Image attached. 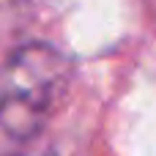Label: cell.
<instances>
[{"label":"cell","mask_w":156,"mask_h":156,"mask_svg":"<svg viewBox=\"0 0 156 156\" xmlns=\"http://www.w3.org/2000/svg\"><path fill=\"white\" fill-rule=\"evenodd\" d=\"M69 85V60L44 41L16 47L0 71V126L19 145L38 140Z\"/></svg>","instance_id":"obj_1"},{"label":"cell","mask_w":156,"mask_h":156,"mask_svg":"<svg viewBox=\"0 0 156 156\" xmlns=\"http://www.w3.org/2000/svg\"><path fill=\"white\" fill-rule=\"evenodd\" d=\"M8 156H58L55 154V148L52 145H41V143H22L14 154H8Z\"/></svg>","instance_id":"obj_2"}]
</instances>
